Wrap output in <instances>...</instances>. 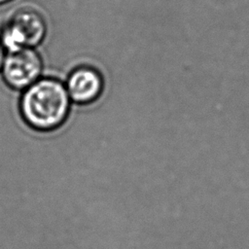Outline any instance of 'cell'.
<instances>
[{
	"mask_svg": "<svg viewBox=\"0 0 249 249\" xmlns=\"http://www.w3.org/2000/svg\"><path fill=\"white\" fill-rule=\"evenodd\" d=\"M5 57H6V50H5V48L3 47V45H2V43L0 41V71L2 70Z\"/></svg>",
	"mask_w": 249,
	"mask_h": 249,
	"instance_id": "5",
	"label": "cell"
},
{
	"mask_svg": "<svg viewBox=\"0 0 249 249\" xmlns=\"http://www.w3.org/2000/svg\"><path fill=\"white\" fill-rule=\"evenodd\" d=\"M71 101L86 105L94 102L102 93L104 80L102 74L94 67L81 65L69 74L66 83Z\"/></svg>",
	"mask_w": 249,
	"mask_h": 249,
	"instance_id": "4",
	"label": "cell"
},
{
	"mask_svg": "<svg viewBox=\"0 0 249 249\" xmlns=\"http://www.w3.org/2000/svg\"><path fill=\"white\" fill-rule=\"evenodd\" d=\"M13 0H0V5H4V4H7L9 2H11Z\"/></svg>",
	"mask_w": 249,
	"mask_h": 249,
	"instance_id": "6",
	"label": "cell"
},
{
	"mask_svg": "<svg viewBox=\"0 0 249 249\" xmlns=\"http://www.w3.org/2000/svg\"><path fill=\"white\" fill-rule=\"evenodd\" d=\"M42 70L39 53L34 48H24L6 54L1 72L11 88L25 89L40 79Z\"/></svg>",
	"mask_w": 249,
	"mask_h": 249,
	"instance_id": "3",
	"label": "cell"
},
{
	"mask_svg": "<svg viewBox=\"0 0 249 249\" xmlns=\"http://www.w3.org/2000/svg\"><path fill=\"white\" fill-rule=\"evenodd\" d=\"M47 35V23L36 10L23 8L16 11L4 23L0 41L9 53L39 46Z\"/></svg>",
	"mask_w": 249,
	"mask_h": 249,
	"instance_id": "2",
	"label": "cell"
},
{
	"mask_svg": "<svg viewBox=\"0 0 249 249\" xmlns=\"http://www.w3.org/2000/svg\"><path fill=\"white\" fill-rule=\"evenodd\" d=\"M71 99L65 84L55 78H40L25 89L20 98V113L32 128L49 131L67 119Z\"/></svg>",
	"mask_w": 249,
	"mask_h": 249,
	"instance_id": "1",
	"label": "cell"
}]
</instances>
